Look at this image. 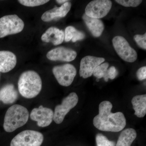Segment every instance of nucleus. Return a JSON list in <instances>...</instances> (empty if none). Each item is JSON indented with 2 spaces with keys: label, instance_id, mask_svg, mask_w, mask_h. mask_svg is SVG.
<instances>
[{
  "label": "nucleus",
  "instance_id": "nucleus-13",
  "mask_svg": "<svg viewBox=\"0 0 146 146\" xmlns=\"http://www.w3.org/2000/svg\"><path fill=\"white\" fill-rule=\"evenodd\" d=\"M71 7V3L70 2H67L60 7H55L46 11L42 15L41 19L44 22H49L58 18H63L70 10Z\"/></svg>",
  "mask_w": 146,
  "mask_h": 146
},
{
  "label": "nucleus",
  "instance_id": "nucleus-12",
  "mask_svg": "<svg viewBox=\"0 0 146 146\" xmlns=\"http://www.w3.org/2000/svg\"><path fill=\"white\" fill-rule=\"evenodd\" d=\"M77 53L74 50L65 48L59 47L51 50L47 53L46 57L49 60L52 61L70 62L75 59Z\"/></svg>",
  "mask_w": 146,
  "mask_h": 146
},
{
  "label": "nucleus",
  "instance_id": "nucleus-9",
  "mask_svg": "<svg viewBox=\"0 0 146 146\" xmlns=\"http://www.w3.org/2000/svg\"><path fill=\"white\" fill-rule=\"evenodd\" d=\"M112 6V2L109 0L91 1L86 6L85 14L91 18L99 19L107 15Z\"/></svg>",
  "mask_w": 146,
  "mask_h": 146
},
{
  "label": "nucleus",
  "instance_id": "nucleus-27",
  "mask_svg": "<svg viewBox=\"0 0 146 146\" xmlns=\"http://www.w3.org/2000/svg\"><path fill=\"white\" fill-rule=\"evenodd\" d=\"M118 72L117 69L114 66H112L108 70V78L114 79L117 76Z\"/></svg>",
  "mask_w": 146,
  "mask_h": 146
},
{
  "label": "nucleus",
  "instance_id": "nucleus-1",
  "mask_svg": "<svg viewBox=\"0 0 146 146\" xmlns=\"http://www.w3.org/2000/svg\"><path fill=\"white\" fill-rule=\"evenodd\" d=\"M112 105L110 102L104 101L99 106V114L94 117V126L102 131L117 132L123 130L125 127L126 121L121 112H111Z\"/></svg>",
  "mask_w": 146,
  "mask_h": 146
},
{
  "label": "nucleus",
  "instance_id": "nucleus-10",
  "mask_svg": "<svg viewBox=\"0 0 146 146\" xmlns=\"http://www.w3.org/2000/svg\"><path fill=\"white\" fill-rule=\"evenodd\" d=\"M31 119L37 122V125L40 127L48 126L52 122L54 112L52 110L40 106L38 108H35L30 114Z\"/></svg>",
  "mask_w": 146,
  "mask_h": 146
},
{
  "label": "nucleus",
  "instance_id": "nucleus-19",
  "mask_svg": "<svg viewBox=\"0 0 146 146\" xmlns=\"http://www.w3.org/2000/svg\"><path fill=\"white\" fill-rule=\"evenodd\" d=\"M137 136L136 130L133 128H127L122 131L115 146H131Z\"/></svg>",
  "mask_w": 146,
  "mask_h": 146
},
{
  "label": "nucleus",
  "instance_id": "nucleus-14",
  "mask_svg": "<svg viewBox=\"0 0 146 146\" xmlns=\"http://www.w3.org/2000/svg\"><path fill=\"white\" fill-rule=\"evenodd\" d=\"M17 63L16 56L9 51H0V72L7 73L15 68Z\"/></svg>",
  "mask_w": 146,
  "mask_h": 146
},
{
  "label": "nucleus",
  "instance_id": "nucleus-22",
  "mask_svg": "<svg viewBox=\"0 0 146 146\" xmlns=\"http://www.w3.org/2000/svg\"><path fill=\"white\" fill-rule=\"evenodd\" d=\"M97 146H115L116 143L114 141H110L106 136L101 133H98L96 136Z\"/></svg>",
  "mask_w": 146,
  "mask_h": 146
},
{
  "label": "nucleus",
  "instance_id": "nucleus-11",
  "mask_svg": "<svg viewBox=\"0 0 146 146\" xmlns=\"http://www.w3.org/2000/svg\"><path fill=\"white\" fill-rule=\"evenodd\" d=\"M105 61L104 58L87 56L82 59L80 63L79 74L84 78L90 77L98 66Z\"/></svg>",
  "mask_w": 146,
  "mask_h": 146
},
{
  "label": "nucleus",
  "instance_id": "nucleus-18",
  "mask_svg": "<svg viewBox=\"0 0 146 146\" xmlns=\"http://www.w3.org/2000/svg\"><path fill=\"white\" fill-rule=\"evenodd\" d=\"M131 104L135 111V115L139 118L145 117L146 114V94L133 97L131 100Z\"/></svg>",
  "mask_w": 146,
  "mask_h": 146
},
{
  "label": "nucleus",
  "instance_id": "nucleus-23",
  "mask_svg": "<svg viewBox=\"0 0 146 146\" xmlns=\"http://www.w3.org/2000/svg\"><path fill=\"white\" fill-rule=\"evenodd\" d=\"M21 4L29 7H34L43 5L49 1L48 0H19L18 1Z\"/></svg>",
  "mask_w": 146,
  "mask_h": 146
},
{
  "label": "nucleus",
  "instance_id": "nucleus-17",
  "mask_svg": "<svg viewBox=\"0 0 146 146\" xmlns=\"http://www.w3.org/2000/svg\"><path fill=\"white\" fill-rule=\"evenodd\" d=\"M82 18L93 36L98 37L101 35L104 28V25L101 20L91 18L85 14H84Z\"/></svg>",
  "mask_w": 146,
  "mask_h": 146
},
{
  "label": "nucleus",
  "instance_id": "nucleus-21",
  "mask_svg": "<svg viewBox=\"0 0 146 146\" xmlns=\"http://www.w3.org/2000/svg\"><path fill=\"white\" fill-rule=\"evenodd\" d=\"M108 67L109 64L108 63H102L98 66L93 73L94 76L98 79L104 78L105 81H108L109 78L108 76Z\"/></svg>",
  "mask_w": 146,
  "mask_h": 146
},
{
  "label": "nucleus",
  "instance_id": "nucleus-8",
  "mask_svg": "<svg viewBox=\"0 0 146 146\" xmlns=\"http://www.w3.org/2000/svg\"><path fill=\"white\" fill-rule=\"evenodd\" d=\"M52 72L58 83L61 86H70L75 77L76 70L72 64H65L56 66L52 69Z\"/></svg>",
  "mask_w": 146,
  "mask_h": 146
},
{
  "label": "nucleus",
  "instance_id": "nucleus-15",
  "mask_svg": "<svg viewBox=\"0 0 146 146\" xmlns=\"http://www.w3.org/2000/svg\"><path fill=\"white\" fill-rule=\"evenodd\" d=\"M65 38V33L63 31L55 27H50L42 35L41 39L43 42H51L54 46L63 43Z\"/></svg>",
  "mask_w": 146,
  "mask_h": 146
},
{
  "label": "nucleus",
  "instance_id": "nucleus-16",
  "mask_svg": "<svg viewBox=\"0 0 146 146\" xmlns=\"http://www.w3.org/2000/svg\"><path fill=\"white\" fill-rule=\"evenodd\" d=\"M18 94L13 84H9L0 89V101L6 104H12L18 99Z\"/></svg>",
  "mask_w": 146,
  "mask_h": 146
},
{
  "label": "nucleus",
  "instance_id": "nucleus-25",
  "mask_svg": "<svg viewBox=\"0 0 146 146\" xmlns=\"http://www.w3.org/2000/svg\"><path fill=\"white\" fill-rule=\"evenodd\" d=\"M134 39L139 47L146 50V33L141 35H136L134 36Z\"/></svg>",
  "mask_w": 146,
  "mask_h": 146
},
{
  "label": "nucleus",
  "instance_id": "nucleus-7",
  "mask_svg": "<svg viewBox=\"0 0 146 146\" xmlns=\"http://www.w3.org/2000/svg\"><path fill=\"white\" fill-rule=\"evenodd\" d=\"M78 102L76 93L72 92L63 99L61 104L56 106L54 112V121L58 124L63 122L65 117L71 109L75 107Z\"/></svg>",
  "mask_w": 146,
  "mask_h": 146
},
{
  "label": "nucleus",
  "instance_id": "nucleus-26",
  "mask_svg": "<svg viewBox=\"0 0 146 146\" xmlns=\"http://www.w3.org/2000/svg\"><path fill=\"white\" fill-rule=\"evenodd\" d=\"M136 76L139 80H143L146 78V66L139 68L136 72Z\"/></svg>",
  "mask_w": 146,
  "mask_h": 146
},
{
  "label": "nucleus",
  "instance_id": "nucleus-20",
  "mask_svg": "<svg viewBox=\"0 0 146 146\" xmlns=\"http://www.w3.org/2000/svg\"><path fill=\"white\" fill-rule=\"evenodd\" d=\"M85 37V34L83 32L78 31L74 27L69 26L65 29L64 39L66 42H69L72 40V42H75L79 40H82Z\"/></svg>",
  "mask_w": 146,
  "mask_h": 146
},
{
  "label": "nucleus",
  "instance_id": "nucleus-3",
  "mask_svg": "<svg viewBox=\"0 0 146 146\" xmlns=\"http://www.w3.org/2000/svg\"><path fill=\"white\" fill-rule=\"evenodd\" d=\"M29 112L25 107L18 104L12 106L6 112L3 128L6 132H12L26 124Z\"/></svg>",
  "mask_w": 146,
  "mask_h": 146
},
{
  "label": "nucleus",
  "instance_id": "nucleus-28",
  "mask_svg": "<svg viewBox=\"0 0 146 146\" xmlns=\"http://www.w3.org/2000/svg\"><path fill=\"white\" fill-rule=\"evenodd\" d=\"M68 1H67V0H57V1H56V2L62 5Z\"/></svg>",
  "mask_w": 146,
  "mask_h": 146
},
{
  "label": "nucleus",
  "instance_id": "nucleus-5",
  "mask_svg": "<svg viewBox=\"0 0 146 146\" xmlns=\"http://www.w3.org/2000/svg\"><path fill=\"white\" fill-rule=\"evenodd\" d=\"M43 141L44 136L42 133L36 131L26 130L14 137L10 146H40Z\"/></svg>",
  "mask_w": 146,
  "mask_h": 146
},
{
  "label": "nucleus",
  "instance_id": "nucleus-24",
  "mask_svg": "<svg viewBox=\"0 0 146 146\" xmlns=\"http://www.w3.org/2000/svg\"><path fill=\"white\" fill-rule=\"evenodd\" d=\"M115 1L125 7H136L141 4L143 1L141 0H116Z\"/></svg>",
  "mask_w": 146,
  "mask_h": 146
},
{
  "label": "nucleus",
  "instance_id": "nucleus-6",
  "mask_svg": "<svg viewBox=\"0 0 146 146\" xmlns=\"http://www.w3.org/2000/svg\"><path fill=\"white\" fill-rule=\"evenodd\" d=\"M112 43L117 54L123 60L129 63L136 61L138 57L137 52L130 46L124 37L115 36L112 39Z\"/></svg>",
  "mask_w": 146,
  "mask_h": 146
},
{
  "label": "nucleus",
  "instance_id": "nucleus-2",
  "mask_svg": "<svg viewBox=\"0 0 146 146\" xmlns=\"http://www.w3.org/2000/svg\"><path fill=\"white\" fill-rule=\"evenodd\" d=\"M18 88L22 96L26 98H33L36 96L42 90V79L36 72L25 71L19 78Z\"/></svg>",
  "mask_w": 146,
  "mask_h": 146
},
{
  "label": "nucleus",
  "instance_id": "nucleus-4",
  "mask_svg": "<svg viewBox=\"0 0 146 146\" xmlns=\"http://www.w3.org/2000/svg\"><path fill=\"white\" fill-rule=\"evenodd\" d=\"M23 21L17 15H9L0 18V38L21 32L24 29Z\"/></svg>",
  "mask_w": 146,
  "mask_h": 146
}]
</instances>
